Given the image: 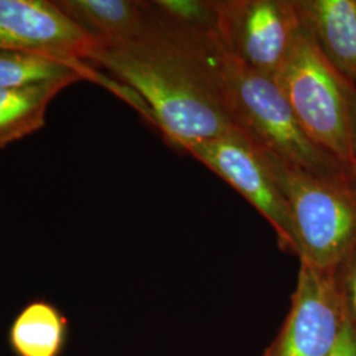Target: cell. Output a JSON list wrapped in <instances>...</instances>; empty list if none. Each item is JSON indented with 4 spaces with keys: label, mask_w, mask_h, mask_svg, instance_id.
<instances>
[{
    "label": "cell",
    "mask_w": 356,
    "mask_h": 356,
    "mask_svg": "<svg viewBox=\"0 0 356 356\" xmlns=\"http://www.w3.org/2000/svg\"><path fill=\"white\" fill-rule=\"evenodd\" d=\"M346 317L335 270L300 263L291 310L263 356H330Z\"/></svg>",
    "instance_id": "7"
},
{
    "label": "cell",
    "mask_w": 356,
    "mask_h": 356,
    "mask_svg": "<svg viewBox=\"0 0 356 356\" xmlns=\"http://www.w3.org/2000/svg\"><path fill=\"white\" fill-rule=\"evenodd\" d=\"M78 82L67 78L23 89L0 90V149L42 129L51 102Z\"/></svg>",
    "instance_id": "11"
},
{
    "label": "cell",
    "mask_w": 356,
    "mask_h": 356,
    "mask_svg": "<svg viewBox=\"0 0 356 356\" xmlns=\"http://www.w3.org/2000/svg\"><path fill=\"white\" fill-rule=\"evenodd\" d=\"M99 45L56 0H0V51H36L91 64Z\"/></svg>",
    "instance_id": "8"
},
{
    "label": "cell",
    "mask_w": 356,
    "mask_h": 356,
    "mask_svg": "<svg viewBox=\"0 0 356 356\" xmlns=\"http://www.w3.org/2000/svg\"><path fill=\"white\" fill-rule=\"evenodd\" d=\"M355 153H356V132H355Z\"/></svg>",
    "instance_id": "16"
},
{
    "label": "cell",
    "mask_w": 356,
    "mask_h": 356,
    "mask_svg": "<svg viewBox=\"0 0 356 356\" xmlns=\"http://www.w3.org/2000/svg\"><path fill=\"white\" fill-rule=\"evenodd\" d=\"M204 48L227 113L256 145L310 172L350 173L306 136L273 76L232 58L216 36L206 38Z\"/></svg>",
    "instance_id": "2"
},
{
    "label": "cell",
    "mask_w": 356,
    "mask_h": 356,
    "mask_svg": "<svg viewBox=\"0 0 356 356\" xmlns=\"http://www.w3.org/2000/svg\"><path fill=\"white\" fill-rule=\"evenodd\" d=\"M330 356H356V331L348 317H346L343 329Z\"/></svg>",
    "instance_id": "15"
},
{
    "label": "cell",
    "mask_w": 356,
    "mask_h": 356,
    "mask_svg": "<svg viewBox=\"0 0 356 356\" xmlns=\"http://www.w3.org/2000/svg\"><path fill=\"white\" fill-rule=\"evenodd\" d=\"M172 26L154 11L126 41L101 44L91 64L135 91L165 140L185 147L238 128L218 89L204 38Z\"/></svg>",
    "instance_id": "1"
},
{
    "label": "cell",
    "mask_w": 356,
    "mask_h": 356,
    "mask_svg": "<svg viewBox=\"0 0 356 356\" xmlns=\"http://www.w3.org/2000/svg\"><path fill=\"white\" fill-rule=\"evenodd\" d=\"M67 339V319L47 300L28 302L8 331V343L15 356H63Z\"/></svg>",
    "instance_id": "12"
},
{
    "label": "cell",
    "mask_w": 356,
    "mask_h": 356,
    "mask_svg": "<svg viewBox=\"0 0 356 356\" xmlns=\"http://www.w3.org/2000/svg\"><path fill=\"white\" fill-rule=\"evenodd\" d=\"M254 206L275 229L281 248L297 256L292 222L284 195L263 154L239 128L184 148Z\"/></svg>",
    "instance_id": "6"
},
{
    "label": "cell",
    "mask_w": 356,
    "mask_h": 356,
    "mask_svg": "<svg viewBox=\"0 0 356 356\" xmlns=\"http://www.w3.org/2000/svg\"><path fill=\"white\" fill-rule=\"evenodd\" d=\"M257 148L284 195L300 263L335 270L356 248V178L310 172Z\"/></svg>",
    "instance_id": "3"
},
{
    "label": "cell",
    "mask_w": 356,
    "mask_h": 356,
    "mask_svg": "<svg viewBox=\"0 0 356 356\" xmlns=\"http://www.w3.org/2000/svg\"><path fill=\"white\" fill-rule=\"evenodd\" d=\"M216 41L257 73H279L302 28L294 0H216Z\"/></svg>",
    "instance_id": "5"
},
{
    "label": "cell",
    "mask_w": 356,
    "mask_h": 356,
    "mask_svg": "<svg viewBox=\"0 0 356 356\" xmlns=\"http://www.w3.org/2000/svg\"><path fill=\"white\" fill-rule=\"evenodd\" d=\"M301 28L356 86V0H294Z\"/></svg>",
    "instance_id": "9"
},
{
    "label": "cell",
    "mask_w": 356,
    "mask_h": 356,
    "mask_svg": "<svg viewBox=\"0 0 356 356\" xmlns=\"http://www.w3.org/2000/svg\"><path fill=\"white\" fill-rule=\"evenodd\" d=\"M76 24L101 44L136 36L149 17V1L139 0H56Z\"/></svg>",
    "instance_id": "10"
},
{
    "label": "cell",
    "mask_w": 356,
    "mask_h": 356,
    "mask_svg": "<svg viewBox=\"0 0 356 356\" xmlns=\"http://www.w3.org/2000/svg\"><path fill=\"white\" fill-rule=\"evenodd\" d=\"M335 277L343 298L347 317L356 331V248L335 269Z\"/></svg>",
    "instance_id": "14"
},
{
    "label": "cell",
    "mask_w": 356,
    "mask_h": 356,
    "mask_svg": "<svg viewBox=\"0 0 356 356\" xmlns=\"http://www.w3.org/2000/svg\"><path fill=\"white\" fill-rule=\"evenodd\" d=\"M306 136L356 177V86L301 31L275 76Z\"/></svg>",
    "instance_id": "4"
},
{
    "label": "cell",
    "mask_w": 356,
    "mask_h": 356,
    "mask_svg": "<svg viewBox=\"0 0 356 356\" xmlns=\"http://www.w3.org/2000/svg\"><path fill=\"white\" fill-rule=\"evenodd\" d=\"M153 8L164 20L200 36H216V0H153Z\"/></svg>",
    "instance_id": "13"
}]
</instances>
